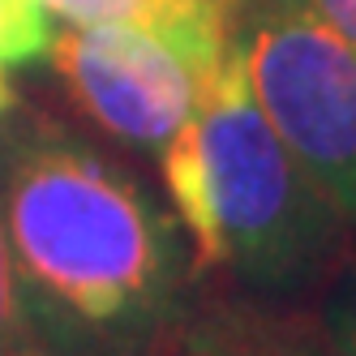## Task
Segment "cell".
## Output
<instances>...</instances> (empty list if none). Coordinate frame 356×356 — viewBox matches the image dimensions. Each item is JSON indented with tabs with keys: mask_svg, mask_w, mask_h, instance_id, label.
<instances>
[{
	"mask_svg": "<svg viewBox=\"0 0 356 356\" xmlns=\"http://www.w3.org/2000/svg\"><path fill=\"white\" fill-rule=\"evenodd\" d=\"M0 227L43 356H150L189 322L176 219L60 120L0 129Z\"/></svg>",
	"mask_w": 356,
	"mask_h": 356,
	"instance_id": "6da1fadb",
	"label": "cell"
},
{
	"mask_svg": "<svg viewBox=\"0 0 356 356\" xmlns=\"http://www.w3.org/2000/svg\"><path fill=\"white\" fill-rule=\"evenodd\" d=\"M159 172L193 279L227 275L266 300H292L352 262L356 232L253 104L236 43L193 120L159 150Z\"/></svg>",
	"mask_w": 356,
	"mask_h": 356,
	"instance_id": "7a4b0ae2",
	"label": "cell"
},
{
	"mask_svg": "<svg viewBox=\"0 0 356 356\" xmlns=\"http://www.w3.org/2000/svg\"><path fill=\"white\" fill-rule=\"evenodd\" d=\"M253 104L356 232V52L305 5L236 17Z\"/></svg>",
	"mask_w": 356,
	"mask_h": 356,
	"instance_id": "3957f363",
	"label": "cell"
},
{
	"mask_svg": "<svg viewBox=\"0 0 356 356\" xmlns=\"http://www.w3.org/2000/svg\"><path fill=\"white\" fill-rule=\"evenodd\" d=\"M43 56L90 124L150 155L193 120L211 86L181 47L134 26H60Z\"/></svg>",
	"mask_w": 356,
	"mask_h": 356,
	"instance_id": "277c9868",
	"label": "cell"
},
{
	"mask_svg": "<svg viewBox=\"0 0 356 356\" xmlns=\"http://www.w3.org/2000/svg\"><path fill=\"white\" fill-rule=\"evenodd\" d=\"M65 26H134L168 39L215 78L236 43V0H39Z\"/></svg>",
	"mask_w": 356,
	"mask_h": 356,
	"instance_id": "5b68a950",
	"label": "cell"
},
{
	"mask_svg": "<svg viewBox=\"0 0 356 356\" xmlns=\"http://www.w3.org/2000/svg\"><path fill=\"white\" fill-rule=\"evenodd\" d=\"M52 22L39 0H0V65H22L47 52Z\"/></svg>",
	"mask_w": 356,
	"mask_h": 356,
	"instance_id": "8992f818",
	"label": "cell"
},
{
	"mask_svg": "<svg viewBox=\"0 0 356 356\" xmlns=\"http://www.w3.org/2000/svg\"><path fill=\"white\" fill-rule=\"evenodd\" d=\"M0 356H43L35 330L26 322V309H22V296H17L5 227H0Z\"/></svg>",
	"mask_w": 356,
	"mask_h": 356,
	"instance_id": "52a82bcc",
	"label": "cell"
},
{
	"mask_svg": "<svg viewBox=\"0 0 356 356\" xmlns=\"http://www.w3.org/2000/svg\"><path fill=\"white\" fill-rule=\"evenodd\" d=\"M219 330V343L227 356H309V352H300L296 343L288 339H275V335H262V330H227V326H215Z\"/></svg>",
	"mask_w": 356,
	"mask_h": 356,
	"instance_id": "ba28073f",
	"label": "cell"
},
{
	"mask_svg": "<svg viewBox=\"0 0 356 356\" xmlns=\"http://www.w3.org/2000/svg\"><path fill=\"white\" fill-rule=\"evenodd\" d=\"M326 339L335 356H356V279L326 309Z\"/></svg>",
	"mask_w": 356,
	"mask_h": 356,
	"instance_id": "9c48e42d",
	"label": "cell"
},
{
	"mask_svg": "<svg viewBox=\"0 0 356 356\" xmlns=\"http://www.w3.org/2000/svg\"><path fill=\"white\" fill-rule=\"evenodd\" d=\"M150 356H227V352H223V343H219V330H215V326H197V322L189 318L168 343H159Z\"/></svg>",
	"mask_w": 356,
	"mask_h": 356,
	"instance_id": "30bf717a",
	"label": "cell"
},
{
	"mask_svg": "<svg viewBox=\"0 0 356 356\" xmlns=\"http://www.w3.org/2000/svg\"><path fill=\"white\" fill-rule=\"evenodd\" d=\"M330 31H335L352 52H356V0H305Z\"/></svg>",
	"mask_w": 356,
	"mask_h": 356,
	"instance_id": "8fae6325",
	"label": "cell"
},
{
	"mask_svg": "<svg viewBox=\"0 0 356 356\" xmlns=\"http://www.w3.org/2000/svg\"><path fill=\"white\" fill-rule=\"evenodd\" d=\"M270 5H300V0H236V17L249 9H270Z\"/></svg>",
	"mask_w": 356,
	"mask_h": 356,
	"instance_id": "7c38bea8",
	"label": "cell"
},
{
	"mask_svg": "<svg viewBox=\"0 0 356 356\" xmlns=\"http://www.w3.org/2000/svg\"><path fill=\"white\" fill-rule=\"evenodd\" d=\"M9 108V86H5V78H0V112Z\"/></svg>",
	"mask_w": 356,
	"mask_h": 356,
	"instance_id": "4fadbf2b",
	"label": "cell"
}]
</instances>
